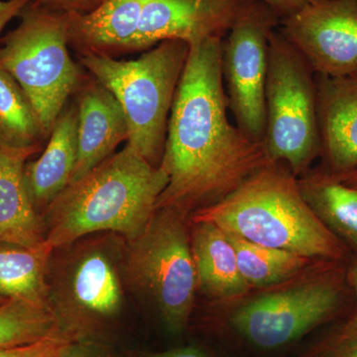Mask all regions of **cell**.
I'll use <instances>...</instances> for the list:
<instances>
[{"label":"cell","instance_id":"5bb4252c","mask_svg":"<svg viewBox=\"0 0 357 357\" xmlns=\"http://www.w3.org/2000/svg\"><path fill=\"white\" fill-rule=\"evenodd\" d=\"M321 154L326 172L342 175L357 169V82L316 75Z\"/></svg>","mask_w":357,"mask_h":357},{"label":"cell","instance_id":"e0dca14e","mask_svg":"<svg viewBox=\"0 0 357 357\" xmlns=\"http://www.w3.org/2000/svg\"><path fill=\"white\" fill-rule=\"evenodd\" d=\"M192 253L198 285L213 299L229 300L248 292L241 276L236 250L227 234L211 222H197L192 239Z\"/></svg>","mask_w":357,"mask_h":357},{"label":"cell","instance_id":"52a82bcc","mask_svg":"<svg viewBox=\"0 0 357 357\" xmlns=\"http://www.w3.org/2000/svg\"><path fill=\"white\" fill-rule=\"evenodd\" d=\"M265 107L268 157L304 175L321 154L316 74L278 28L269 38Z\"/></svg>","mask_w":357,"mask_h":357},{"label":"cell","instance_id":"8992f818","mask_svg":"<svg viewBox=\"0 0 357 357\" xmlns=\"http://www.w3.org/2000/svg\"><path fill=\"white\" fill-rule=\"evenodd\" d=\"M20 17L0 41V66L31 100L49 138L68 100L88 79L70 56L68 13L30 2Z\"/></svg>","mask_w":357,"mask_h":357},{"label":"cell","instance_id":"30bf717a","mask_svg":"<svg viewBox=\"0 0 357 357\" xmlns=\"http://www.w3.org/2000/svg\"><path fill=\"white\" fill-rule=\"evenodd\" d=\"M342 298V277L326 274L256 298L234 312L231 323L255 347L277 349L325 323L340 309Z\"/></svg>","mask_w":357,"mask_h":357},{"label":"cell","instance_id":"4dcf8cb0","mask_svg":"<svg viewBox=\"0 0 357 357\" xmlns=\"http://www.w3.org/2000/svg\"><path fill=\"white\" fill-rule=\"evenodd\" d=\"M335 176L340 182L344 184L351 185V187L357 188V169L352 170L351 172L342 174V175H333Z\"/></svg>","mask_w":357,"mask_h":357},{"label":"cell","instance_id":"9a60e30c","mask_svg":"<svg viewBox=\"0 0 357 357\" xmlns=\"http://www.w3.org/2000/svg\"><path fill=\"white\" fill-rule=\"evenodd\" d=\"M41 149L0 144V243L36 246L45 241L44 218L33 206L24 182L28 159Z\"/></svg>","mask_w":357,"mask_h":357},{"label":"cell","instance_id":"44dd1931","mask_svg":"<svg viewBox=\"0 0 357 357\" xmlns=\"http://www.w3.org/2000/svg\"><path fill=\"white\" fill-rule=\"evenodd\" d=\"M225 234L236 250L239 271L249 287H266L287 281L300 273L310 260L290 251L268 248L229 232Z\"/></svg>","mask_w":357,"mask_h":357},{"label":"cell","instance_id":"ffe728a7","mask_svg":"<svg viewBox=\"0 0 357 357\" xmlns=\"http://www.w3.org/2000/svg\"><path fill=\"white\" fill-rule=\"evenodd\" d=\"M46 139L48 136L31 100L0 66V144L23 149L42 147Z\"/></svg>","mask_w":357,"mask_h":357},{"label":"cell","instance_id":"603a6c76","mask_svg":"<svg viewBox=\"0 0 357 357\" xmlns=\"http://www.w3.org/2000/svg\"><path fill=\"white\" fill-rule=\"evenodd\" d=\"M310 357H357V319L351 318L326 337Z\"/></svg>","mask_w":357,"mask_h":357},{"label":"cell","instance_id":"ba28073f","mask_svg":"<svg viewBox=\"0 0 357 357\" xmlns=\"http://www.w3.org/2000/svg\"><path fill=\"white\" fill-rule=\"evenodd\" d=\"M184 218L180 211L156 210L144 231L129 241L126 258L129 276L174 333L187 325L198 286Z\"/></svg>","mask_w":357,"mask_h":357},{"label":"cell","instance_id":"2e32d148","mask_svg":"<svg viewBox=\"0 0 357 357\" xmlns=\"http://www.w3.org/2000/svg\"><path fill=\"white\" fill-rule=\"evenodd\" d=\"M77 153V107L66 105L39 159L27 162L24 182L33 206L40 215L69 185Z\"/></svg>","mask_w":357,"mask_h":357},{"label":"cell","instance_id":"7a4b0ae2","mask_svg":"<svg viewBox=\"0 0 357 357\" xmlns=\"http://www.w3.org/2000/svg\"><path fill=\"white\" fill-rule=\"evenodd\" d=\"M168 182L161 164L152 165L128 144L54 199L43 215L45 243L55 250L98 231L133 241L146 229Z\"/></svg>","mask_w":357,"mask_h":357},{"label":"cell","instance_id":"484cf974","mask_svg":"<svg viewBox=\"0 0 357 357\" xmlns=\"http://www.w3.org/2000/svg\"><path fill=\"white\" fill-rule=\"evenodd\" d=\"M60 357H110L102 347L86 340H74Z\"/></svg>","mask_w":357,"mask_h":357},{"label":"cell","instance_id":"d6a6232c","mask_svg":"<svg viewBox=\"0 0 357 357\" xmlns=\"http://www.w3.org/2000/svg\"><path fill=\"white\" fill-rule=\"evenodd\" d=\"M352 79H356V81L357 82V75H356V76H354V77H352Z\"/></svg>","mask_w":357,"mask_h":357},{"label":"cell","instance_id":"5b68a950","mask_svg":"<svg viewBox=\"0 0 357 357\" xmlns=\"http://www.w3.org/2000/svg\"><path fill=\"white\" fill-rule=\"evenodd\" d=\"M189 49L187 42L171 39L136 60L79 56V64L121 105L128 121L129 146L153 166H159L163 157L169 117Z\"/></svg>","mask_w":357,"mask_h":357},{"label":"cell","instance_id":"6da1fadb","mask_svg":"<svg viewBox=\"0 0 357 357\" xmlns=\"http://www.w3.org/2000/svg\"><path fill=\"white\" fill-rule=\"evenodd\" d=\"M222 43L211 37L189 45L160 163L169 182L156 210L185 215L217 203L272 162L262 142L230 123Z\"/></svg>","mask_w":357,"mask_h":357},{"label":"cell","instance_id":"4fadbf2b","mask_svg":"<svg viewBox=\"0 0 357 357\" xmlns=\"http://www.w3.org/2000/svg\"><path fill=\"white\" fill-rule=\"evenodd\" d=\"M77 153L70 183L114 154L128 141V126L121 105L96 79L84 83L77 93ZM69 184V185H70Z\"/></svg>","mask_w":357,"mask_h":357},{"label":"cell","instance_id":"f1b7e54d","mask_svg":"<svg viewBox=\"0 0 357 357\" xmlns=\"http://www.w3.org/2000/svg\"><path fill=\"white\" fill-rule=\"evenodd\" d=\"M153 357H208L204 352L194 347H184V349H173L162 354H156Z\"/></svg>","mask_w":357,"mask_h":357},{"label":"cell","instance_id":"7c38bea8","mask_svg":"<svg viewBox=\"0 0 357 357\" xmlns=\"http://www.w3.org/2000/svg\"><path fill=\"white\" fill-rule=\"evenodd\" d=\"M50 303L65 332L74 319H107L121 312L123 304L121 278L112 258L100 248H91L75 258L64 286ZM66 333V332H65Z\"/></svg>","mask_w":357,"mask_h":357},{"label":"cell","instance_id":"9c48e42d","mask_svg":"<svg viewBox=\"0 0 357 357\" xmlns=\"http://www.w3.org/2000/svg\"><path fill=\"white\" fill-rule=\"evenodd\" d=\"M281 18L262 0H245L223 39L222 76L236 126L263 143L266 128L265 88L269 38Z\"/></svg>","mask_w":357,"mask_h":357},{"label":"cell","instance_id":"f546056e","mask_svg":"<svg viewBox=\"0 0 357 357\" xmlns=\"http://www.w3.org/2000/svg\"><path fill=\"white\" fill-rule=\"evenodd\" d=\"M347 278H349V284H351L352 289H354L356 298V311H354V314H352L351 318L357 319V253L356 259H354V261L352 263L351 268H349Z\"/></svg>","mask_w":357,"mask_h":357},{"label":"cell","instance_id":"7402d4cb","mask_svg":"<svg viewBox=\"0 0 357 357\" xmlns=\"http://www.w3.org/2000/svg\"><path fill=\"white\" fill-rule=\"evenodd\" d=\"M58 333H66L50 306L21 300L0 304V347L32 344Z\"/></svg>","mask_w":357,"mask_h":357},{"label":"cell","instance_id":"d4e9b609","mask_svg":"<svg viewBox=\"0 0 357 357\" xmlns=\"http://www.w3.org/2000/svg\"><path fill=\"white\" fill-rule=\"evenodd\" d=\"M34 6L63 13H88L98 6V0H32Z\"/></svg>","mask_w":357,"mask_h":357},{"label":"cell","instance_id":"4316f807","mask_svg":"<svg viewBox=\"0 0 357 357\" xmlns=\"http://www.w3.org/2000/svg\"><path fill=\"white\" fill-rule=\"evenodd\" d=\"M262 1L271 6L282 20L293 15L307 4L318 0H262Z\"/></svg>","mask_w":357,"mask_h":357},{"label":"cell","instance_id":"1f68e13d","mask_svg":"<svg viewBox=\"0 0 357 357\" xmlns=\"http://www.w3.org/2000/svg\"><path fill=\"white\" fill-rule=\"evenodd\" d=\"M7 301L6 299H3V298L0 297V304H2V303L6 302Z\"/></svg>","mask_w":357,"mask_h":357},{"label":"cell","instance_id":"83f0119b","mask_svg":"<svg viewBox=\"0 0 357 357\" xmlns=\"http://www.w3.org/2000/svg\"><path fill=\"white\" fill-rule=\"evenodd\" d=\"M32 0H0V35L7 23L16 16H20L21 11Z\"/></svg>","mask_w":357,"mask_h":357},{"label":"cell","instance_id":"d6986e66","mask_svg":"<svg viewBox=\"0 0 357 357\" xmlns=\"http://www.w3.org/2000/svg\"><path fill=\"white\" fill-rule=\"evenodd\" d=\"M53 251L45 241L36 246L0 243V297L49 306L47 269Z\"/></svg>","mask_w":357,"mask_h":357},{"label":"cell","instance_id":"277c9868","mask_svg":"<svg viewBox=\"0 0 357 357\" xmlns=\"http://www.w3.org/2000/svg\"><path fill=\"white\" fill-rule=\"evenodd\" d=\"M245 0H98L88 13H68L77 56L147 51L165 40L191 45L225 39Z\"/></svg>","mask_w":357,"mask_h":357},{"label":"cell","instance_id":"cb8c5ba5","mask_svg":"<svg viewBox=\"0 0 357 357\" xmlns=\"http://www.w3.org/2000/svg\"><path fill=\"white\" fill-rule=\"evenodd\" d=\"M74 338L58 333L32 344L0 347V357H60Z\"/></svg>","mask_w":357,"mask_h":357},{"label":"cell","instance_id":"3957f363","mask_svg":"<svg viewBox=\"0 0 357 357\" xmlns=\"http://www.w3.org/2000/svg\"><path fill=\"white\" fill-rule=\"evenodd\" d=\"M192 222L213 223L251 243L309 259L335 261L345 255L342 241L314 215L297 177L282 163L263 167L229 196L196 211Z\"/></svg>","mask_w":357,"mask_h":357},{"label":"cell","instance_id":"ac0fdd59","mask_svg":"<svg viewBox=\"0 0 357 357\" xmlns=\"http://www.w3.org/2000/svg\"><path fill=\"white\" fill-rule=\"evenodd\" d=\"M298 185L314 215L357 253V188L326 170L307 171L298 178Z\"/></svg>","mask_w":357,"mask_h":357},{"label":"cell","instance_id":"8fae6325","mask_svg":"<svg viewBox=\"0 0 357 357\" xmlns=\"http://www.w3.org/2000/svg\"><path fill=\"white\" fill-rule=\"evenodd\" d=\"M279 31L316 75H357V0H318L281 20Z\"/></svg>","mask_w":357,"mask_h":357}]
</instances>
